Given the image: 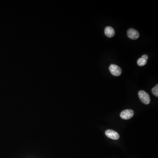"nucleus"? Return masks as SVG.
Listing matches in <instances>:
<instances>
[{
  "instance_id": "1",
  "label": "nucleus",
  "mask_w": 158,
  "mask_h": 158,
  "mask_svg": "<svg viewBox=\"0 0 158 158\" xmlns=\"http://www.w3.org/2000/svg\"><path fill=\"white\" fill-rule=\"evenodd\" d=\"M138 96L141 101L144 104H148L150 102V98L149 95L144 91L138 92Z\"/></svg>"
},
{
  "instance_id": "2",
  "label": "nucleus",
  "mask_w": 158,
  "mask_h": 158,
  "mask_svg": "<svg viewBox=\"0 0 158 158\" xmlns=\"http://www.w3.org/2000/svg\"><path fill=\"white\" fill-rule=\"evenodd\" d=\"M109 70L112 74L114 76H119L122 74V69L116 65H111L109 67Z\"/></svg>"
},
{
  "instance_id": "3",
  "label": "nucleus",
  "mask_w": 158,
  "mask_h": 158,
  "mask_svg": "<svg viewBox=\"0 0 158 158\" xmlns=\"http://www.w3.org/2000/svg\"><path fill=\"white\" fill-rule=\"evenodd\" d=\"M134 115V111L131 109H126L122 111L120 113V117L124 120H129Z\"/></svg>"
},
{
  "instance_id": "4",
  "label": "nucleus",
  "mask_w": 158,
  "mask_h": 158,
  "mask_svg": "<svg viewBox=\"0 0 158 158\" xmlns=\"http://www.w3.org/2000/svg\"><path fill=\"white\" fill-rule=\"evenodd\" d=\"M105 134L107 137L113 140H117L120 138V135L113 130H107L105 131Z\"/></svg>"
},
{
  "instance_id": "5",
  "label": "nucleus",
  "mask_w": 158,
  "mask_h": 158,
  "mask_svg": "<svg viewBox=\"0 0 158 158\" xmlns=\"http://www.w3.org/2000/svg\"><path fill=\"white\" fill-rule=\"evenodd\" d=\"M127 35L129 38L134 40L138 39L140 36L137 30L132 28L130 29L127 30Z\"/></svg>"
},
{
  "instance_id": "6",
  "label": "nucleus",
  "mask_w": 158,
  "mask_h": 158,
  "mask_svg": "<svg viewBox=\"0 0 158 158\" xmlns=\"http://www.w3.org/2000/svg\"><path fill=\"white\" fill-rule=\"evenodd\" d=\"M104 34L107 37H112L115 34V32L111 26H106L104 29Z\"/></svg>"
},
{
  "instance_id": "7",
  "label": "nucleus",
  "mask_w": 158,
  "mask_h": 158,
  "mask_svg": "<svg viewBox=\"0 0 158 158\" xmlns=\"http://www.w3.org/2000/svg\"><path fill=\"white\" fill-rule=\"evenodd\" d=\"M137 65L140 67H142V66L146 64L147 61L144 60L143 58H140L137 60Z\"/></svg>"
},
{
  "instance_id": "8",
  "label": "nucleus",
  "mask_w": 158,
  "mask_h": 158,
  "mask_svg": "<svg viewBox=\"0 0 158 158\" xmlns=\"http://www.w3.org/2000/svg\"><path fill=\"white\" fill-rule=\"evenodd\" d=\"M152 93L155 96H158V85L157 84L152 89Z\"/></svg>"
},
{
  "instance_id": "9",
  "label": "nucleus",
  "mask_w": 158,
  "mask_h": 158,
  "mask_svg": "<svg viewBox=\"0 0 158 158\" xmlns=\"http://www.w3.org/2000/svg\"><path fill=\"white\" fill-rule=\"evenodd\" d=\"M142 58H143L144 60H147L148 59V56L147 55H144L142 56Z\"/></svg>"
}]
</instances>
